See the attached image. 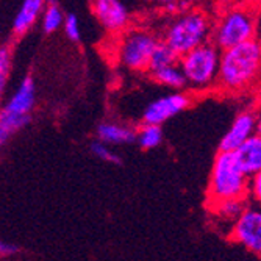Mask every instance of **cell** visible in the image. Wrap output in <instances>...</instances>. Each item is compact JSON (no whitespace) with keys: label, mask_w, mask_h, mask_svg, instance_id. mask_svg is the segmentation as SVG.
<instances>
[{"label":"cell","mask_w":261,"mask_h":261,"mask_svg":"<svg viewBox=\"0 0 261 261\" xmlns=\"http://www.w3.org/2000/svg\"><path fill=\"white\" fill-rule=\"evenodd\" d=\"M89 150L94 156H97L99 160H102L105 163H111V164H121L122 163V158L111 149V144H107V142H103L99 138L91 142Z\"/></svg>","instance_id":"cell-20"},{"label":"cell","mask_w":261,"mask_h":261,"mask_svg":"<svg viewBox=\"0 0 261 261\" xmlns=\"http://www.w3.org/2000/svg\"><path fill=\"white\" fill-rule=\"evenodd\" d=\"M233 153L249 177L258 174L261 171V135L253 133Z\"/></svg>","instance_id":"cell-13"},{"label":"cell","mask_w":261,"mask_h":261,"mask_svg":"<svg viewBox=\"0 0 261 261\" xmlns=\"http://www.w3.org/2000/svg\"><path fill=\"white\" fill-rule=\"evenodd\" d=\"M213 35V27L208 16L202 11H181L164 29L163 41L168 42L178 57L206 42Z\"/></svg>","instance_id":"cell-3"},{"label":"cell","mask_w":261,"mask_h":261,"mask_svg":"<svg viewBox=\"0 0 261 261\" xmlns=\"http://www.w3.org/2000/svg\"><path fill=\"white\" fill-rule=\"evenodd\" d=\"M163 128L160 124H149L142 122V125L138 128L136 135V144L142 150H153L161 146L163 142Z\"/></svg>","instance_id":"cell-17"},{"label":"cell","mask_w":261,"mask_h":261,"mask_svg":"<svg viewBox=\"0 0 261 261\" xmlns=\"http://www.w3.org/2000/svg\"><path fill=\"white\" fill-rule=\"evenodd\" d=\"M64 19H66V14L63 13L61 7L55 2V0H50V2L47 4V7H45L42 16H41L42 32H44L45 35L55 33L58 29L63 27Z\"/></svg>","instance_id":"cell-18"},{"label":"cell","mask_w":261,"mask_h":261,"mask_svg":"<svg viewBox=\"0 0 261 261\" xmlns=\"http://www.w3.org/2000/svg\"><path fill=\"white\" fill-rule=\"evenodd\" d=\"M221 55L222 50L213 41H206L181 55L178 64L183 69L188 88L194 91H205L218 85Z\"/></svg>","instance_id":"cell-4"},{"label":"cell","mask_w":261,"mask_h":261,"mask_svg":"<svg viewBox=\"0 0 261 261\" xmlns=\"http://www.w3.org/2000/svg\"><path fill=\"white\" fill-rule=\"evenodd\" d=\"M259 39H261V22H259Z\"/></svg>","instance_id":"cell-27"},{"label":"cell","mask_w":261,"mask_h":261,"mask_svg":"<svg viewBox=\"0 0 261 261\" xmlns=\"http://www.w3.org/2000/svg\"><path fill=\"white\" fill-rule=\"evenodd\" d=\"M180 61V57L177 55V52L172 49V47L164 42L163 39L156 44L155 50L152 54V58H150V70H155V69H161V67H166V66H171V64H177Z\"/></svg>","instance_id":"cell-19"},{"label":"cell","mask_w":261,"mask_h":261,"mask_svg":"<svg viewBox=\"0 0 261 261\" xmlns=\"http://www.w3.org/2000/svg\"><path fill=\"white\" fill-rule=\"evenodd\" d=\"M10 69H11V49L7 44H4L2 49H0V89H2V92L5 91Z\"/></svg>","instance_id":"cell-21"},{"label":"cell","mask_w":261,"mask_h":261,"mask_svg":"<svg viewBox=\"0 0 261 261\" xmlns=\"http://www.w3.org/2000/svg\"><path fill=\"white\" fill-rule=\"evenodd\" d=\"M142 2H146L147 5L166 8L168 11H185L183 4L186 0H142Z\"/></svg>","instance_id":"cell-23"},{"label":"cell","mask_w":261,"mask_h":261,"mask_svg":"<svg viewBox=\"0 0 261 261\" xmlns=\"http://www.w3.org/2000/svg\"><path fill=\"white\" fill-rule=\"evenodd\" d=\"M249 197L255 205L261 206V171L250 177V186H249Z\"/></svg>","instance_id":"cell-24"},{"label":"cell","mask_w":261,"mask_h":261,"mask_svg":"<svg viewBox=\"0 0 261 261\" xmlns=\"http://www.w3.org/2000/svg\"><path fill=\"white\" fill-rule=\"evenodd\" d=\"M20 253V247L16 246L14 243H7L4 241L2 244H0V256L2 258H8V256H14Z\"/></svg>","instance_id":"cell-25"},{"label":"cell","mask_w":261,"mask_h":261,"mask_svg":"<svg viewBox=\"0 0 261 261\" xmlns=\"http://www.w3.org/2000/svg\"><path fill=\"white\" fill-rule=\"evenodd\" d=\"M258 29L259 22L250 11L243 8H233L227 11L219 19L216 27L213 29L211 41L221 50H225L233 45H238L241 42L256 38Z\"/></svg>","instance_id":"cell-6"},{"label":"cell","mask_w":261,"mask_h":261,"mask_svg":"<svg viewBox=\"0 0 261 261\" xmlns=\"http://www.w3.org/2000/svg\"><path fill=\"white\" fill-rule=\"evenodd\" d=\"M96 135L107 144L111 146H128L136 142L138 130L130 125L119 124V122H102L99 124Z\"/></svg>","instance_id":"cell-14"},{"label":"cell","mask_w":261,"mask_h":261,"mask_svg":"<svg viewBox=\"0 0 261 261\" xmlns=\"http://www.w3.org/2000/svg\"><path fill=\"white\" fill-rule=\"evenodd\" d=\"M158 42L160 39L149 30H125L117 47V60L132 72H149L150 58Z\"/></svg>","instance_id":"cell-5"},{"label":"cell","mask_w":261,"mask_h":261,"mask_svg":"<svg viewBox=\"0 0 261 261\" xmlns=\"http://www.w3.org/2000/svg\"><path fill=\"white\" fill-rule=\"evenodd\" d=\"M261 75V39H250L222 50L218 85L236 92L252 86Z\"/></svg>","instance_id":"cell-1"},{"label":"cell","mask_w":261,"mask_h":261,"mask_svg":"<svg viewBox=\"0 0 261 261\" xmlns=\"http://www.w3.org/2000/svg\"><path fill=\"white\" fill-rule=\"evenodd\" d=\"M189 105H191V97H189V94L181 91L158 97L146 107L144 113H142V122L163 125L174 116L185 111Z\"/></svg>","instance_id":"cell-9"},{"label":"cell","mask_w":261,"mask_h":261,"mask_svg":"<svg viewBox=\"0 0 261 261\" xmlns=\"http://www.w3.org/2000/svg\"><path fill=\"white\" fill-rule=\"evenodd\" d=\"M35 105H36V85L35 80L30 75H27L19 83L17 89L4 105L2 111L14 116H30Z\"/></svg>","instance_id":"cell-11"},{"label":"cell","mask_w":261,"mask_h":261,"mask_svg":"<svg viewBox=\"0 0 261 261\" xmlns=\"http://www.w3.org/2000/svg\"><path fill=\"white\" fill-rule=\"evenodd\" d=\"M256 133L261 135V107L256 111Z\"/></svg>","instance_id":"cell-26"},{"label":"cell","mask_w":261,"mask_h":261,"mask_svg":"<svg viewBox=\"0 0 261 261\" xmlns=\"http://www.w3.org/2000/svg\"><path fill=\"white\" fill-rule=\"evenodd\" d=\"M230 240L261 258V206L247 205L230 230Z\"/></svg>","instance_id":"cell-7"},{"label":"cell","mask_w":261,"mask_h":261,"mask_svg":"<svg viewBox=\"0 0 261 261\" xmlns=\"http://www.w3.org/2000/svg\"><path fill=\"white\" fill-rule=\"evenodd\" d=\"M253 133H256V111L244 110L234 117L228 132L224 135L222 141L219 142V150H236Z\"/></svg>","instance_id":"cell-10"},{"label":"cell","mask_w":261,"mask_h":261,"mask_svg":"<svg viewBox=\"0 0 261 261\" xmlns=\"http://www.w3.org/2000/svg\"><path fill=\"white\" fill-rule=\"evenodd\" d=\"M45 7V0H22V4L13 19V35L16 38H22L25 33H29L35 23L41 19Z\"/></svg>","instance_id":"cell-12"},{"label":"cell","mask_w":261,"mask_h":261,"mask_svg":"<svg viewBox=\"0 0 261 261\" xmlns=\"http://www.w3.org/2000/svg\"><path fill=\"white\" fill-rule=\"evenodd\" d=\"M150 77L153 82H156L161 86H166L174 91H181L188 86L186 83V77L183 74V69L180 67V64H171L161 69H155L150 70Z\"/></svg>","instance_id":"cell-16"},{"label":"cell","mask_w":261,"mask_h":261,"mask_svg":"<svg viewBox=\"0 0 261 261\" xmlns=\"http://www.w3.org/2000/svg\"><path fill=\"white\" fill-rule=\"evenodd\" d=\"M246 208V199H227L210 205L213 216H216L222 224H227L230 230Z\"/></svg>","instance_id":"cell-15"},{"label":"cell","mask_w":261,"mask_h":261,"mask_svg":"<svg viewBox=\"0 0 261 261\" xmlns=\"http://www.w3.org/2000/svg\"><path fill=\"white\" fill-rule=\"evenodd\" d=\"M91 8L100 25L111 35H122L132 22L125 0H91Z\"/></svg>","instance_id":"cell-8"},{"label":"cell","mask_w":261,"mask_h":261,"mask_svg":"<svg viewBox=\"0 0 261 261\" xmlns=\"http://www.w3.org/2000/svg\"><path fill=\"white\" fill-rule=\"evenodd\" d=\"M63 29H64V33L66 36L74 41V42H79L80 38H82V33H80V23H79V19L74 13H69L66 14V19H64V23H63Z\"/></svg>","instance_id":"cell-22"},{"label":"cell","mask_w":261,"mask_h":261,"mask_svg":"<svg viewBox=\"0 0 261 261\" xmlns=\"http://www.w3.org/2000/svg\"><path fill=\"white\" fill-rule=\"evenodd\" d=\"M250 177L243 171L233 152L219 150L208 180V203L227 199H247Z\"/></svg>","instance_id":"cell-2"}]
</instances>
